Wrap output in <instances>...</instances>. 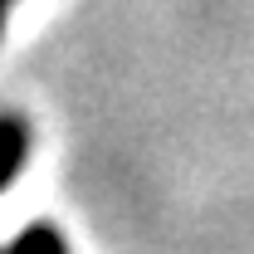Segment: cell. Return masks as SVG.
I'll return each instance as SVG.
<instances>
[{"mask_svg": "<svg viewBox=\"0 0 254 254\" xmlns=\"http://www.w3.org/2000/svg\"><path fill=\"white\" fill-rule=\"evenodd\" d=\"M25 157H30V127H25V118L0 113V190L15 181V171L25 166Z\"/></svg>", "mask_w": 254, "mask_h": 254, "instance_id": "obj_1", "label": "cell"}, {"mask_svg": "<svg viewBox=\"0 0 254 254\" xmlns=\"http://www.w3.org/2000/svg\"><path fill=\"white\" fill-rule=\"evenodd\" d=\"M5 254H68V245H64V235H59L54 220H34L5 245Z\"/></svg>", "mask_w": 254, "mask_h": 254, "instance_id": "obj_2", "label": "cell"}, {"mask_svg": "<svg viewBox=\"0 0 254 254\" xmlns=\"http://www.w3.org/2000/svg\"><path fill=\"white\" fill-rule=\"evenodd\" d=\"M10 10H15V0H0V34H5V20H10Z\"/></svg>", "mask_w": 254, "mask_h": 254, "instance_id": "obj_3", "label": "cell"}]
</instances>
